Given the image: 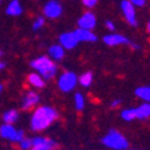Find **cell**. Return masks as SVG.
Returning a JSON list of instances; mask_svg holds the SVG:
<instances>
[{
	"mask_svg": "<svg viewBox=\"0 0 150 150\" xmlns=\"http://www.w3.org/2000/svg\"><path fill=\"white\" fill-rule=\"evenodd\" d=\"M130 3L134 6V7H143L146 4V0H130Z\"/></svg>",
	"mask_w": 150,
	"mask_h": 150,
	"instance_id": "26",
	"label": "cell"
},
{
	"mask_svg": "<svg viewBox=\"0 0 150 150\" xmlns=\"http://www.w3.org/2000/svg\"><path fill=\"white\" fill-rule=\"evenodd\" d=\"M121 118L125 121H132L136 119V110L134 108H126L121 112Z\"/></svg>",
	"mask_w": 150,
	"mask_h": 150,
	"instance_id": "21",
	"label": "cell"
},
{
	"mask_svg": "<svg viewBox=\"0 0 150 150\" xmlns=\"http://www.w3.org/2000/svg\"><path fill=\"white\" fill-rule=\"evenodd\" d=\"M96 16L91 11H86L79 17L78 19V27L79 29H85V30H93L96 27Z\"/></svg>",
	"mask_w": 150,
	"mask_h": 150,
	"instance_id": "9",
	"label": "cell"
},
{
	"mask_svg": "<svg viewBox=\"0 0 150 150\" xmlns=\"http://www.w3.org/2000/svg\"><path fill=\"white\" fill-rule=\"evenodd\" d=\"M48 54H49V57H51V59L53 61L54 60L59 61L65 57V49L62 48L60 45H53V46H51V48H49Z\"/></svg>",
	"mask_w": 150,
	"mask_h": 150,
	"instance_id": "14",
	"label": "cell"
},
{
	"mask_svg": "<svg viewBox=\"0 0 150 150\" xmlns=\"http://www.w3.org/2000/svg\"><path fill=\"white\" fill-rule=\"evenodd\" d=\"M74 107H76L77 110H83L85 107V100L81 93H77L74 95Z\"/></svg>",
	"mask_w": 150,
	"mask_h": 150,
	"instance_id": "22",
	"label": "cell"
},
{
	"mask_svg": "<svg viewBox=\"0 0 150 150\" xmlns=\"http://www.w3.org/2000/svg\"><path fill=\"white\" fill-rule=\"evenodd\" d=\"M30 66L37 71V73L46 81V79H52L57 76L58 73V66L55 62L48 57H39L30 61Z\"/></svg>",
	"mask_w": 150,
	"mask_h": 150,
	"instance_id": "2",
	"label": "cell"
},
{
	"mask_svg": "<svg viewBox=\"0 0 150 150\" xmlns=\"http://www.w3.org/2000/svg\"><path fill=\"white\" fill-rule=\"evenodd\" d=\"M33 148H37L41 150H55L58 148V142L53 138H48L43 136H35L31 138Z\"/></svg>",
	"mask_w": 150,
	"mask_h": 150,
	"instance_id": "5",
	"label": "cell"
},
{
	"mask_svg": "<svg viewBox=\"0 0 150 150\" xmlns=\"http://www.w3.org/2000/svg\"><path fill=\"white\" fill-rule=\"evenodd\" d=\"M19 149L21 150H30L33 148V144H31V138H27V137H24V138L17 143Z\"/></svg>",
	"mask_w": 150,
	"mask_h": 150,
	"instance_id": "23",
	"label": "cell"
},
{
	"mask_svg": "<svg viewBox=\"0 0 150 150\" xmlns=\"http://www.w3.org/2000/svg\"><path fill=\"white\" fill-rule=\"evenodd\" d=\"M78 40L73 31H69V33H62L59 36V45L64 48V49H73L78 45Z\"/></svg>",
	"mask_w": 150,
	"mask_h": 150,
	"instance_id": "10",
	"label": "cell"
},
{
	"mask_svg": "<svg viewBox=\"0 0 150 150\" xmlns=\"http://www.w3.org/2000/svg\"><path fill=\"white\" fill-rule=\"evenodd\" d=\"M146 31H150V23H146Z\"/></svg>",
	"mask_w": 150,
	"mask_h": 150,
	"instance_id": "31",
	"label": "cell"
},
{
	"mask_svg": "<svg viewBox=\"0 0 150 150\" xmlns=\"http://www.w3.org/2000/svg\"><path fill=\"white\" fill-rule=\"evenodd\" d=\"M78 78L77 74L71 71H66L64 73L60 74V77L58 78V88L62 93H70L77 86Z\"/></svg>",
	"mask_w": 150,
	"mask_h": 150,
	"instance_id": "4",
	"label": "cell"
},
{
	"mask_svg": "<svg viewBox=\"0 0 150 150\" xmlns=\"http://www.w3.org/2000/svg\"><path fill=\"white\" fill-rule=\"evenodd\" d=\"M40 102V95L34 90H28L22 98V108L24 110H30L35 108Z\"/></svg>",
	"mask_w": 150,
	"mask_h": 150,
	"instance_id": "8",
	"label": "cell"
},
{
	"mask_svg": "<svg viewBox=\"0 0 150 150\" xmlns=\"http://www.w3.org/2000/svg\"><path fill=\"white\" fill-rule=\"evenodd\" d=\"M134 94L137 97H139L141 100H143L144 102H149L150 100V88L149 86H138L136 90H134Z\"/></svg>",
	"mask_w": 150,
	"mask_h": 150,
	"instance_id": "19",
	"label": "cell"
},
{
	"mask_svg": "<svg viewBox=\"0 0 150 150\" xmlns=\"http://www.w3.org/2000/svg\"><path fill=\"white\" fill-rule=\"evenodd\" d=\"M103 42L108 46H120V45H130V39L120 34H108L103 37Z\"/></svg>",
	"mask_w": 150,
	"mask_h": 150,
	"instance_id": "12",
	"label": "cell"
},
{
	"mask_svg": "<svg viewBox=\"0 0 150 150\" xmlns=\"http://www.w3.org/2000/svg\"><path fill=\"white\" fill-rule=\"evenodd\" d=\"M120 105H121V100H120V98H117V100H114V101H112L110 107H112V108H117V107H119Z\"/></svg>",
	"mask_w": 150,
	"mask_h": 150,
	"instance_id": "29",
	"label": "cell"
},
{
	"mask_svg": "<svg viewBox=\"0 0 150 150\" xmlns=\"http://www.w3.org/2000/svg\"><path fill=\"white\" fill-rule=\"evenodd\" d=\"M121 11H122V15L125 17V19L127 21V23L132 27H137V15H136V10L134 6L130 3V0H122L121 4H120Z\"/></svg>",
	"mask_w": 150,
	"mask_h": 150,
	"instance_id": "7",
	"label": "cell"
},
{
	"mask_svg": "<svg viewBox=\"0 0 150 150\" xmlns=\"http://www.w3.org/2000/svg\"><path fill=\"white\" fill-rule=\"evenodd\" d=\"M76 35L78 42H95L97 40L96 35L91 30H85V29H77L73 31Z\"/></svg>",
	"mask_w": 150,
	"mask_h": 150,
	"instance_id": "13",
	"label": "cell"
},
{
	"mask_svg": "<svg viewBox=\"0 0 150 150\" xmlns=\"http://www.w3.org/2000/svg\"><path fill=\"white\" fill-rule=\"evenodd\" d=\"M30 150H41V149H37V148H31Z\"/></svg>",
	"mask_w": 150,
	"mask_h": 150,
	"instance_id": "33",
	"label": "cell"
},
{
	"mask_svg": "<svg viewBox=\"0 0 150 150\" xmlns=\"http://www.w3.org/2000/svg\"><path fill=\"white\" fill-rule=\"evenodd\" d=\"M93 79H94V77H93L91 72H84L78 78V83L82 86H84V88H89V86L93 84Z\"/></svg>",
	"mask_w": 150,
	"mask_h": 150,
	"instance_id": "20",
	"label": "cell"
},
{
	"mask_svg": "<svg viewBox=\"0 0 150 150\" xmlns=\"http://www.w3.org/2000/svg\"><path fill=\"white\" fill-rule=\"evenodd\" d=\"M1 91H3V85L0 84V94H1Z\"/></svg>",
	"mask_w": 150,
	"mask_h": 150,
	"instance_id": "32",
	"label": "cell"
},
{
	"mask_svg": "<svg viewBox=\"0 0 150 150\" xmlns=\"http://www.w3.org/2000/svg\"><path fill=\"white\" fill-rule=\"evenodd\" d=\"M23 12V7H22V4L19 3V0H12V1L7 5V8H6V13L10 15V16H19L22 15Z\"/></svg>",
	"mask_w": 150,
	"mask_h": 150,
	"instance_id": "16",
	"label": "cell"
},
{
	"mask_svg": "<svg viewBox=\"0 0 150 150\" xmlns=\"http://www.w3.org/2000/svg\"><path fill=\"white\" fill-rule=\"evenodd\" d=\"M59 113L52 106L36 107L30 118V129L33 132H42L58 120Z\"/></svg>",
	"mask_w": 150,
	"mask_h": 150,
	"instance_id": "1",
	"label": "cell"
},
{
	"mask_svg": "<svg viewBox=\"0 0 150 150\" xmlns=\"http://www.w3.org/2000/svg\"><path fill=\"white\" fill-rule=\"evenodd\" d=\"M106 28H107L109 31H113V30L115 29V24L112 22V21H107V22H106Z\"/></svg>",
	"mask_w": 150,
	"mask_h": 150,
	"instance_id": "28",
	"label": "cell"
},
{
	"mask_svg": "<svg viewBox=\"0 0 150 150\" xmlns=\"http://www.w3.org/2000/svg\"><path fill=\"white\" fill-rule=\"evenodd\" d=\"M18 118H19V113L17 109H8L3 115V120L5 124H15L17 122Z\"/></svg>",
	"mask_w": 150,
	"mask_h": 150,
	"instance_id": "18",
	"label": "cell"
},
{
	"mask_svg": "<svg viewBox=\"0 0 150 150\" xmlns=\"http://www.w3.org/2000/svg\"><path fill=\"white\" fill-rule=\"evenodd\" d=\"M136 110V119L145 120L150 117V105L148 102H143L141 106L134 108Z\"/></svg>",
	"mask_w": 150,
	"mask_h": 150,
	"instance_id": "15",
	"label": "cell"
},
{
	"mask_svg": "<svg viewBox=\"0 0 150 150\" xmlns=\"http://www.w3.org/2000/svg\"><path fill=\"white\" fill-rule=\"evenodd\" d=\"M132 150H139V149H132Z\"/></svg>",
	"mask_w": 150,
	"mask_h": 150,
	"instance_id": "35",
	"label": "cell"
},
{
	"mask_svg": "<svg viewBox=\"0 0 150 150\" xmlns=\"http://www.w3.org/2000/svg\"><path fill=\"white\" fill-rule=\"evenodd\" d=\"M97 1H98V0H82L83 5H84L86 8H93V7H95L96 4H97Z\"/></svg>",
	"mask_w": 150,
	"mask_h": 150,
	"instance_id": "25",
	"label": "cell"
},
{
	"mask_svg": "<svg viewBox=\"0 0 150 150\" xmlns=\"http://www.w3.org/2000/svg\"><path fill=\"white\" fill-rule=\"evenodd\" d=\"M4 69H5V64H4L3 61H0V71L4 70Z\"/></svg>",
	"mask_w": 150,
	"mask_h": 150,
	"instance_id": "30",
	"label": "cell"
},
{
	"mask_svg": "<svg viewBox=\"0 0 150 150\" xmlns=\"http://www.w3.org/2000/svg\"><path fill=\"white\" fill-rule=\"evenodd\" d=\"M28 82H29L30 85L35 86V88H37V89H42L45 86V84H46L45 79L40 76L39 73H30L29 77H28Z\"/></svg>",
	"mask_w": 150,
	"mask_h": 150,
	"instance_id": "17",
	"label": "cell"
},
{
	"mask_svg": "<svg viewBox=\"0 0 150 150\" xmlns=\"http://www.w3.org/2000/svg\"><path fill=\"white\" fill-rule=\"evenodd\" d=\"M17 129L13 126L12 124H3L0 125V137L3 139L10 141L12 143H16V138H17Z\"/></svg>",
	"mask_w": 150,
	"mask_h": 150,
	"instance_id": "11",
	"label": "cell"
},
{
	"mask_svg": "<svg viewBox=\"0 0 150 150\" xmlns=\"http://www.w3.org/2000/svg\"><path fill=\"white\" fill-rule=\"evenodd\" d=\"M24 137H25V133H24V131L23 130H18L17 131V138H16V143H18V142H21Z\"/></svg>",
	"mask_w": 150,
	"mask_h": 150,
	"instance_id": "27",
	"label": "cell"
},
{
	"mask_svg": "<svg viewBox=\"0 0 150 150\" xmlns=\"http://www.w3.org/2000/svg\"><path fill=\"white\" fill-rule=\"evenodd\" d=\"M1 1H3V0H0V3H1Z\"/></svg>",
	"mask_w": 150,
	"mask_h": 150,
	"instance_id": "36",
	"label": "cell"
},
{
	"mask_svg": "<svg viewBox=\"0 0 150 150\" xmlns=\"http://www.w3.org/2000/svg\"><path fill=\"white\" fill-rule=\"evenodd\" d=\"M62 13V6L58 0H49L43 6V15L48 19H57Z\"/></svg>",
	"mask_w": 150,
	"mask_h": 150,
	"instance_id": "6",
	"label": "cell"
},
{
	"mask_svg": "<svg viewBox=\"0 0 150 150\" xmlns=\"http://www.w3.org/2000/svg\"><path fill=\"white\" fill-rule=\"evenodd\" d=\"M3 54H4V53H3V51H0V58L3 57Z\"/></svg>",
	"mask_w": 150,
	"mask_h": 150,
	"instance_id": "34",
	"label": "cell"
},
{
	"mask_svg": "<svg viewBox=\"0 0 150 150\" xmlns=\"http://www.w3.org/2000/svg\"><path fill=\"white\" fill-rule=\"evenodd\" d=\"M43 25H45V18H43V17H37V18L35 19L34 24H33V30L36 31V30L41 29Z\"/></svg>",
	"mask_w": 150,
	"mask_h": 150,
	"instance_id": "24",
	"label": "cell"
},
{
	"mask_svg": "<svg viewBox=\"0 0 150 150\" xmlns=\"http://www.w3.org/2000/svg\"><path fill=\"white\" fill-rule=\"evenodd\" d=\"M102 144L112 150H127L129 149V141L121 132L118 130L112 129L109 130L101 139Z\"/></svg>",
	"mask_w": 150,
	"mask_h": 150,
	"instance_id": "3",
	"label": "cell"
}]
</instances>
